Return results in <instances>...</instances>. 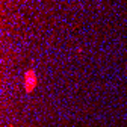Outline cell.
Instances as JSON below:
<instances>
[{"mask_svg": "<svg viewBox=\"0 0 127 127\" xmlns=\"http://www.w3.org/2000/svg\"><path fill=\"white\" fill-rule=\"evenodd\" d=\"M24 88H26V92H32L33 89L36 88V74H35V71H33V70L26 71Z\"/></svg>", "mask_w": 127, "mask_h": 127, "instance_id": "obj_1", "label": "cell"}]
</instances>
